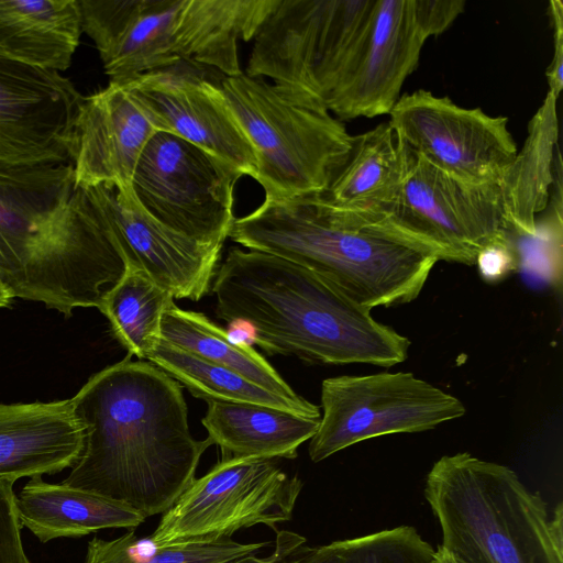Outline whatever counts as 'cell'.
I'll use <instances>...</instances> for the list:
<instances>
[{"mask_svg": "<svg viewBox=\"0 0 563 563\" xmlns=\"http://www.w3.org/2000/svg\"><path fill=\"white\" fill-rule=\"evenodd\" d=\"M123 361L92 375L71 398L85 445L63 484L164 514L196 478L203 452L178 382L152 363Z\"/></svg>", "mask_w": 563, "mask_h": 563, "instance_id": "6da1fadb", "label": "cell"}, {"mask_svg": "<svg viewBox=\"0 0 563 563\" xmlns=\"http://www.w3.org/2000/svg\"><path fill=\"white\" fill-rule=\"evenodd\" d=\"M126 269L71 162L0 163V278L15 297L69 317L99 309Z\"/></svg>", "mask_w": 563, "mask_h": 563, "instance_id": "7a4b0ae2", "label": "cell"}, {"mask_svg": "<svg viewBox=\"0 0 563 563\" xmlns=\"http://www.w3.org/2000/svg\"><path fill=\"white\" fill-rule=\"evenodd\" d=\"M211 290L217 317L250 327L254 343L269 355L382 367L408 356L407 336L328 279L282 257L231 247Z\"/></svg>", "mask_w": 563, "mask_h": 563, "instance_id": "3957f363", "label": "cell"}, {"mask_svg": "<svg viewBox=\"0 0 563 563\" xmlns=\"http://www.w3.org/2000/svg\"><path fill=\"white\" fill-rule=\"evenodd\" d=\"M229 238L317 273L369 310L413 301L441 261L388 212L342 208L322 195L264 199L235 218Z\"/></svg>", "mask_w": 563, "mask_h": 563, "instance_id": "277c9868", "label": "cell"}, {"mask_svg": "<svg viewBox=\"0 0 563 563\" xmlns=\"http://www.w3.org/2000/svg\"><path fill=\"white\" fill-rule=\"evenodd\" d=\"M424 497L441 530L439 547L465 563H563V507L552 515L510 467L468 452L443 455Z\"/></svg>", "mask_w": 563, "mask_h": 563, "instance_id": "5b68a950", "label": "cell"}, {"mask_svg": "<svg viewBox=\"0 0 563 563\" xmlns=\"http://www.w3.org/2000/svg\"><path fill=\"white\" fill-rule=\"evenodd\" d=\"M223 92L257 158L265 199L323 194L352 141L345 125L316 97L295 86L252 78L222 79Z\"/></svg>", "mask_w": 563, "mask_h": 563, "instance_id": "8992f818", "label": "cell"}, {"mask_svg": "<svg viewBox=\"0 0 563 563\" xmlns=\"http://www.w3.org/2000/svg\"><path fill=\"white\" fill-rule=\"evenodd\" d=\"M377 0H277L245 74L300 88L324 107L368 29Z\"/></svg>", "mask_w": 563, "mask_h": 563, "instance_id": "52a82bcc", "label": "cell"}, {"mask_svg": "<svg viewBox=\"0 0 563 563\" xmlns=\"http://www.w3.org/2000/svg\"><path fill=\"white\" fill-rule=\"evenodd\" d=\"M301 489V479L284 472L275 459H222L191 482L148 538L167 545L231 538L256 525L277 531V525L291 518Z\"/></svg>", "mask_w": 563, "mask_h": 563, "instance_id": "ba28073f", "label": "cell"}, {"mask_svg": "<svg viewBox=\"0 0 563 563\" xmlns=\"http://www.w3.org/2000/svg\"><path fill=\"white\" fill-rule=\"evenodd\" d=\"M321 408L308 449L314 463L358 442L427 431L466 412L457 397L409 372L327 378L321 385Z\"/></svg>", "mask_w": 563, "mask_h": 563, "instance_id": "9c48e42d", "label": "cell"}, {"mask_svg": "<svg viewBox=\"0 0 563 563\" xmlns=\"http://www.w3.org/2000/svg\"><path fill=\"white\" fill-rule=\"evenodd\" d=\"M241 177L200 147L158 131L139 159L132 189L163 224L200 243L223 245L235 220L234 187Z\"/></svg>", "mask_w": 563, "mask_h": 563, "instance_id": "30bf717a", "label": "cell"}, {"mask_svg": "<svg viewBox=\"0 0 563 563\" xmlns=\"http://www.w3.org/2000/svg\"><path fill=\"white\" fill-rule=\"evenodd\" d=\"M388 123L408 150L471 185L497 184L517 154L506 117L419 89L400 96Z\"/></svg>", "mask_w": 563, "mask_h": 563, "instance_id": "8fae6325", "label": "cell"}, {"mask_svg": "<svg viewBox=\"0 0 563 563\" xmlns=\"http://www.w3.org/2000/svg\"><path fill=\"white\" fill-rule=\"evenodd\" d=\"M386 212L441 261L464 265H475L483 247L510 233L497 184L463 183L415 154Z\"/></svg>", "mask_w": 563, "mask_h": 563, "instance_id": "7c38bea8", "label": "cell"}, {"mask_svg": "<svg viewBox=\"0 0 563 563\" xmlns=\"http://www.w3.org/2000/svg\"><path fill=\"white\" fill-rule=\"evenodd\" d=\"M224 77L213 68L179 60L124 84L158 131L175 134L255 179V150L223 92Z\"/></svg>", "mask_w": 563, "mask_h": 563, "instance_id": "4fadbf2b", "label": "cell"}, {"mask_svg": "<svg viewBox=\"0 0 563 563\" xmlns=\"http://www.w3.org/2000/svg\"><path fill=\"white\" fill-rule=\"evenodd\" d=\"M431 36L418 0H377L372 22L325 108L340 121L389 114Z\"/></svg>", "mask_w": 563, "mask_h": 563, "instance_id": "5bb4252c", "label": "cell"}, {"mask_svg": "<svg viewBox=\"0 0 563 563\" xmlns=\"http://www.w3.org/2000/svg\"><path fill=\"white\" fill-rule=\"evenodd\" d=\"M81 98L60 73L25 63L0 46V163L71 162Z\"/></svg>", "mask_w": 563, "mask_h": 563, "instance_id": "9a60e30c", "label": "cell"}, {"mask_svg": "<svg viewBox=\"0 0 563 563\" xmlns=\"http://www.w3.org/2000/svg\"><path fill=\"white\" fill-rule=\"evenodd\" d=\"M87 192L128 267L144 272L176 299L198 301L209 294L222 245L200 243L163 224L141 206L132 187L99 185Z\"/></svg>", "mask_w": 563, "mask_h": 563, "instance_id": "2e32d148", "label": "cell"}, {"mask_svg": "<svg viewBox=\"0 0 563 563\" xmlns=\"http://www.w3.org/2000/svg\"><path fill=\"white\" fill-rule=\"evenodd\" d=\"M158 132L126 84L109 85L82 97L75 117L70 161L76 185L132 187L139 159Z\"/></svg>", "mask_w": 563, "mask_h": 563, "instance_id": "e0dca14e", "label": "cell"}, {"mask_svg": "<svg viewBox=\"0 0 563 563\" xmlns=\"http://www.w3.org/2000/svg\"><path fill=\"white\" fill-rule=\"evenodd\" d=\"M82 32L93 41L109 82L124 84L178 63L180 0H79Z\"/></svg>", "mask_w": 563, "mask_h": 563, "instance_id": "ac0fdd59", "label": "cell"}, {"mask_svg": "<svg viewBox=\"0 0 563 563\" xmlns=\"http://www.w3.org/2000/svg\"><path fill=\"white\" fill-rule=\"evenodd\" d=\"M85 438L71 398L0 404V476L16 481L71 468Z\"/></svg>", "mask_w": 563, "mask_h": 563, "instance_id": "d6986e66", "label": "cell"}, {"mask_svg": "<svg viewBox=\"0 0 563 563\" xmlns=\"http://www.w3.org/2000/svg\"><path fill=\"white\" fill-rule=\"evenodd\" d=\"M277 0H180L175 21L176 54L239 76V41L249 42L273 11Z\"/></svg>", "mask_w": 563, "mask_h": 563, "instance_id": "ffe728a7", "label": "cell"}, {"mask_svg": "<svg viewBox=\"0 0 563 563\" xmlns=\"http://www.w3.org/2000/svg\"><path fill=\"white\" fill-rule=\"evenodd\" d=\"M22 527L42 543L111 528L134 530L145 518L128 505L70 485L31 477L16 496Z\"/></svg>", "mask_w": 563, "mask_h": 563, "instance_id": "44dd1931", "label": "cell"}, {"mask_svg": "<svg viewBox=\"0 0 563 563\" xmlns=\"http://www.w3.org/2000/svg\"><path fill=\"white\" fill-rule=\"evenodd\" d=\"M320 419L256 404L207 401L201 422L222 459H295L317 432Z\"/></svg>", "mask_w": 563, "mask_h": 563, "instance_id": "7402d4cb", "label": "cell"}, {"mask_svg": "<svg viewBox=\"0 0 563 563\" xmlns=\"http://www.w3.org/2000/svg\"><path fill=\"white\" fill-rule=\"evenodd\" d=\"M411 156L388 121L383 122L352 135L343 164L320 195L342 208L386 211L400 192Z\"/></svg>", "mask_w": 563, "mask_h": 563, "instance_id": "603a6c76", "label": "cell"}, {"mask_svg": "<svg viewBox=\"0 0 563 563\" xmlns=\"http://www.w3.org/2000/svg\"><path fill=\"white\" fill-rule=\"evenodd\" d=\"M556 101L547 93L529 121L523 145L497 183L507 228L525 238L537 235V214L547 208L551 196L560 147Z\"/></svg>", "mask_w": 563, "mask_h": 563, "instance_id": "cb8c5ba5", "label": "cell"}, {"mask_svg": "<svg viewBox=\"0 0 563 563\" xmlns=\"http://www.w3.org/2000/svg\"><path fill=\"white\" fill-rule=\"evenodd\" d=\"M81 33L79 0H0V46L25 63L66 70Z\"/></svg>", "mask_w": 563, "mask_h": 563, "instance_id": "d4e9b609", "label": "cell"}, {"mask_svg": "<svg viewBox=\"0 0 563 563\" xmlns=\"http://www.w3.org/2000/svg\"><path fill=\"white\" fill-rule=\"evenodd\" d=\"M161 338L238 373L302 409L320 411L319 406L299 396L253 347L245 342L235 341L224 329L200 312L184 310L172 303L162 319Z\"/></svg>", "mask_w": 563, "mask_h": 563, "instance_id": "484cf974", "label": "cell"}, {"mask_svg": "<svg viewBox=\"0 0 563 563\" xmlns=\"http://www.w3.org/2000/svg\"><path fill=\"white\" fill-rule=\"evenodd\" d=\"M146 360L185 386L192 396L206 401L256 404L306 417H321L320 411L302 409L238 373L175 346L163 339L150 352Z\"/></svg>", "mask_w": 563, "mask_h": 563, "instance_id": "4316f807", "label": "cell"}, {"mask_svg": "<svg viewBox=\"0 0 563 563\" xmlns=\"http://www.w3.org/2000/svg\"><path fill=\"white\" fill-rule=\"evenodd\" d=\"M173 295L144 272L128 267L124 276L104 296L99 310L115 339L130 355L145 358L161 338L164 312Z\"/></svg>", "mask_w": 563, "mask_h": 563, "instance_id": "83f0119b", "label": "cell"}, {"mask_svg": "<svg viewBox=\"0 0 563 563\" xmlns=\"http://www.w3.org/2000/svg\"><path fill=\"white\" fill-rule=\"evenodd\" d=\"M272 542L240 543L232 538L216 541L155 545L129 530L113 540L92 538L85 563H227L258 553Z\"/></svg>", "mask_w": 563, "mask_h": 563, "instance_id": "f1b7e54d", "label": "cell"}, {"mask_svg": "<svg viewBox=\"0 0 563 563\" xmlns=\"http://www.w3.org/2000/svg\"><path fill=\"white\" fill-rule=\"evenodd\" d=\"M299 563H435V549L416 528L399 526L310 548Z\"/></svg>", "mask_w": 563, "mask_h": 563, "instance_id": "f546056e", "label": "cell"}, {"mask_svg": "<svg viewBox=\"0 0 563 563\" xmlns=\"http://www.w3.org/2000/svg\"><path fill=\"white\" fill-rule=\"evenodd\" d=\"M14 483L0 476V563H31L21 539Z\"/></svg>", "mask_w": 563, "mask_h": 563, "instance_id": "4dcf8cb0", "label": "cell"}, {"mask_svg": "<svg viewBox=\"0 0 563 563\" xmlns=\"http://www.w3.org/2000/svg\"><path fill=\"white\" fill-rule=\"evenodd\" d=\"M475 265L487 282H498L518 266V258L510 236L495 241L483 247L476 256Z\"/></svg>", "mask_w": 563, "mask_h": 563, "instance_id": "1f68e13d", "label": "cell"}, {"mask_svg": "<svg viewBox=\"0 0 563 563\" xmlns=\"http://www.w3.org/2000/svg\"><path fill=\"white\" fill-rule=\"evenodd\" d=\"M273 551L266 556L251 553L227 563H299L309 552L305 537L287 530L276 531Z\"/></svg>", "mask_w": 563, "mask_h": 563, "instance_id": "d6a6232c", "label": "cell"}, {"mask_svg": "<svg viewBox=\"0 0 563 563\" xmlns=\"http://www.w3.org/2000/svg\"><path fill=\"white\" fill-rule=\"evenodd\" d=\"M549 5L553 26L554 49L545 76L549 86L548 93L559 99L563 89V4L560 0H552Z\"/></svg>", "mask_w": 563, "mask_h": 563, "instance_id": "836d02e7", "label": "cell"}, {"mask_svg": "<svg viewBox=\"0 0 563 563\" xmlns=\"http://www.w3.org/2000/svg\"><path fill=\"white\" fill-rule=\"evenodd\" d=\"M14 297V292L0 278V308L10 307Z\"/></svg>", "mask_w": 563, "mask_h": 563, "instance_id": "e575fe53", "label": "cell"}, {"mask_svg": "<svg viewBox=\"0 0 563 563\" xmlns=\"http://www.w3.org/2000/svg\"><path fill=\"white\" fill-rule=\"evenodd\" d=\"M435 563H465V562L461 561L453 554L443 550L441 547H438L435 549Z\"/></svg>", "mask_w": 563, "mask_h": 563, "instance_id": "d590c367", "label": "cell"}]
</instances>
